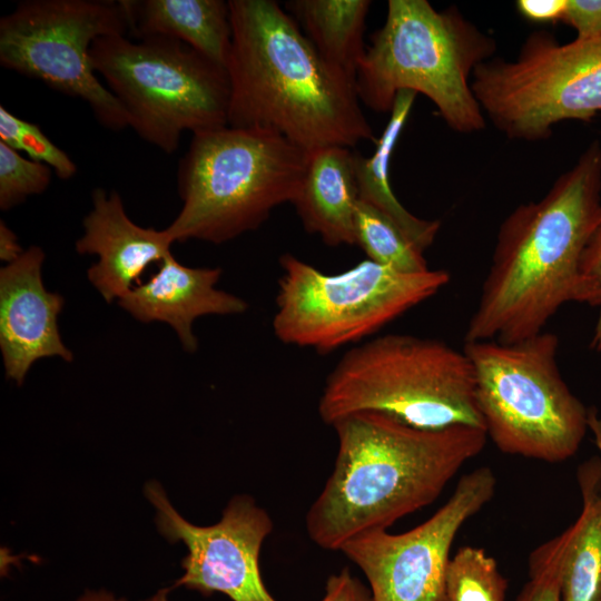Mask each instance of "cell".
Returning a JSON list of instances; mask_svg holds the SVG:
<instances>
[{"label":"cell","instance_id":"1","mask_svg":"<svg viewBox=\"0 0 601 601\" xmlns=\"http://www.w3.org/2000/svg\"><path fill=\"white\" fill-rule=\"evenodd\" d=\"M600 226L601 144L593 140L542 198L500 225L464 341L514 343L542 333L568 303L599 307L601 292L581 259Z\"/></svg>","mask_w":601,"mask_h":601},{"label":"cell","instance_id":"2","mask_svg":"<svg viewBox=\"0 0 601 601\" xmlns=\"http://www.w3.org/2000/svg\"><path fill=\"white\" fill-rule=\"evenodd\" d=\"M332 427L338 439L334 469L306 514L309 539L328 551L433 503L487 440L482 427L420 428L372 411Z\"/></svg>","mask_w":601,"mask_h":601},{"label":"cell","instance_id":"3","mask_svg":"<svg viewBox=\"0 0 601 601\" xmlns=\"http://www.w3.org/2000/svg\"><path fill=\"white\" fill-rule=\"evenodd\" d=\"M228 4V126L278 134L306 152L376 142L356 82L321 58L288 12L272 0Z\"/></svg>","mask_w":601,"mask_h":601},{"label":"cell","instance_id":"4","mask_svg":"<svg viewBox=\"0 0 601 601\" xmlns=\"http://www.w3.org/2000/svg\"><path fill=\"white\" fill-rule=\"evenodd\" d=\"M495 51V39L456 7L439 11L426 0H390L359 63L356 91L376 112H390L401 91L421 93L452 130L479 132L486 118L471 79Z\"/></svg>","mask_w":601,"mask_h":601},{"label":"cell","instance_id":"5","mask_svg":"<svg viewBox=\"0 0 601 601\" xmlns=\"http://www.w3.org/2000/svg\"><path fill=\"white\" fill-rule=\"evenodd\" d=\"M307 156L268 130L227 125L193 134L177 171L183 205L167 234L174 243L223 244L257 229L293 204Z\"/></svg>","mask_w":601,"mask_h":601},{"label":"cell","instance_id":"6","mask_svg":"<svg viewBox=\"0 0 601 601\" xmlns=\"http://www.w3.org/2000/svg\"><path fill=\"white\" fill-rule=\"evenodd\" d=\"M366 411L420 428H484L465 352L411 334L390 333L357 344L327 375L318 401L325 424Z\"/></svg>","mask_w":601,"mask_h":601},{"label":"cell","instance_id":"7","mask_svg":"<svg viewBox=\"0 0 601 601\" xmlns=\"http://www.w3.org/2000/svg\"><path fill=\"white\" fill-rule=\"evenodd\" d=\"M558 348L546 331L514 343L465 342L485 432L503 453L559 463L579 450L589 408L562 377Z\"/></svg>","mask_w":601,"mask_h":601},{"label":"cell","instance_id":"8","mask_svg":"<svg viewBox=\"0 0 601 601\" xmlns=\"http://www.w3.org/2000/svg\"><path fill=\"white\" fill-rule=\"evenodd\" d=\"M93 70L125 109L129 127L166 154L181 134L228 125L225 67L166 37H100L90 48Z\"/></svg>","mask_w":601,"mask_h":601},{"label":"cell","instance_id":"9","mask_svg":"<svg viewBox=\"0 0 601 601\" xmlns=\"http://www.w3.org/2000/svg\"><path fill=\"white\" fill-rule=\"evenodd\" d=\"M279 266L274 335L285 345L319 354L357 345L450 282L444 269L407 274L368 258L337 274L292 254H283Z\"/></svg>","mask_w":601,"mask_h":601},{"label":"cell","instance_id":"10","mask_svg":"<svg viewBox=\"0 0 601 601\" xmlns=\"http://www.w3.org/2000/svg\"><path fill=\"white\" fill-rule=\"evenodd\" d=\"M472 91L501 134L545 140L562 121L590 122L601 112V36L560 43L545 30L531 32L515 59L479 65Z\"/></svg>","mask_w":601,"mask_h":601},{"label":"cell","instance_id":"11","mask_svg":"<svg viewBox=\"0 0 601 601\" xmlns=\"http://www.w3.org/2000/svg\"><path fill=\"white\" fill-rule=\"evenodd\" d=\"M128 32L121 0L22 1L0 19V65L83 100L101 126L120 131L127 114L93 70L90 48Z\"/></svg>","mask_w":601,"mask_h":601},{"label":"cell","instance_id":"12","mask_svg":"<svg viewBox=\"0 0 601 601\" xmlns=\"http://www.w3.org/2000/svg\"><path fill=\"white\" fill-rule=\"evenodd\" d=\"M489 466L464 474L430 519L410 531L376 530L354 536L341 552L366 577L373 601H445V574L453 541L463 524L493 496Z\"/></svg>","mask_w":601,"mask_h":601},{"label":"cell","instance_id":"13","mask_svg":"<svg viewBox=\"0 0 601 601\" xmlns=\"http://www.w3.org/2000/svg\"><path fill=\"white\" fill-rule=\"evenodd\" d=\"M145 495L156 510L159 533L187 548L174 587L205 597L219 592L231 601H276L259 570L260 549L274 524L252 496H234L217 523L199 526L177 512L157 481L147 482Z\"/></svg>","mask_w":601,"mask_h":601},{"label":"cell","instance_id":"14","mask_svg":"<svg viewBox=\"0 0 601 601\" xmlns=\"http://www.w3.org/2000/svg\"><path fill=\"white\" fill-rule=\"evenodd\" d=\"M43 260L42 248L30 246L0 269V349L6 376L18 385L40 358H73L58 327L65 299L45 287Z\"/></svg>","mask_w":601,"mask_h":601},{"label":"cell","instance_id":"15","mask_svg":"<svg viewBox=\"0 0 601 601\" xmlns=\"http://www.w3.org/2000/svg\"><path fill=\"white\" fill-rule=\"evenodd\" d=\"M91 210L82 220L83 234L76 242L80 255L98 260L87 277L107 303L120 299L140 284L148 266L171 255L174 244L166 229L135 224L126 214L120 195L96 188Z\"/></svg>","mask_w":601,"mask_h":601},{"label":"cell","instance_id":"16","mask_svg":"<svg viewBox=\"0 0 601 601\" xmlns=\"http://www.w3.org/2000/svg\"><path fill=\"white\" fill-rule=\"evenodd\" d=\"M219 267L194 268L180 264L173 254L158 264L150 278L118 300L119 306L142 323L162 322L177 334L183 348L198 347L195 321L206 315H236L248 309L243 298L216 287Z\"/></svg>","mask_w":601,"mask_h":601},{"label":"cell","instance_id":"17","mask_svg":"<svg viewBox=\"0 0 601 601\" xmlns=\"http://www.w3.org/2000/svg\"><path fill=\"white\" fill-rule=\"evenodd\" d=\"M359 201L354 152L342 146L308 152L305 174L293 201L306 231L332 247L356 245Z\"/></svg>","mask_w":601,"mask_h":601},{"label":"cell","instance_id":"18","mask_svg":"<svg viewBox=\"0 0 601 601\" xmlns=\"http://www.w3.org/2000/svg\"><path fill=\"white\" fill-rule=\"evenodd\" d=\"M135 39L166 37L179 40L225 67L231 45L228 1L121 0Z\"/></svg>","mask_w":601,"mask_h":601},{"label":"cell","instance_id":"19","mask_svg":"<svg viewBox=\"0 0 601 601\" xmlns=\"http://www.w3.org/2000/svg\"><path fill=\"white\" fill-rule=\"evenodd\" d=\"M416 93H397L390 111V119L375 142L370 157L354 152V169L359 200L368 203L388 216L424 253L434 243L440 220L423 219L410 213L396 198L390 181V162L393 151L411 114Z\"/></svg>","mask_w":601,"mask_h":601},{"label":"cell","instance_id":"20","mask_svg":"<svg viewBox=\"0 0 601 601\" xmlns=\"http://www.w3.org/2000/svg\"><path fill=\"white\" fill-rule=\"evenodd\" d=\"M371 6L368 0H292L285 8L321 58L356 82Z\"/></svg>","mask_w":601,"mask_h":601},{"label":"cell","instance_id":"21","mask_svg":"<svg viewBox=\"0 0 601 601\" xmlns=\"http://www.w3.org/2000/svg\"><path fill=\"white\" fill-rule=\"evenodd\" d=\"M582 510L573 524L561 582L562 601H601V459L578 469Z\"/></svg>","mask_w":601,"mask_h":601},{"label":"cell","instance_id":"22","mask_svg":"<svg viewBox=\"0 0 601 601\" xmlns=\"http://www.w3.org/2000/svg\"><path fill=\"white\" fill-rule=\"evenodd\" d=\"M355 238L367 258L377 264L407 274L430 269L424 253L400 227L380 209L362 200L356 207Z\"/></svg>","mask_w":601,"mask_h":601},{"label":"cell","instance_id":"23","mask_svg":"<svg viewBox=\"0 0 601 601\" xmlns=\"http://www.w3.org/2000/svg\"><path fill=\"white\" fill-rule=\"evenodd\" d=\"M508 580L482 548L462 546L450 559L445 601H504Z\"/></svg>","mask_w":601,"mask_h":601},{"label":"cell","instance_id":"24","mask_svg":"<svg viewBox=\"0 0 601 601\" xmlns=\"http://www.w3.org/2000/svg\"><path fill=\"white\" fill-rule=\"evenodd\" d=\"M0 142L49 166L60 179L77 174L75 161L38 125L17 117L3 106H0Z\"/></svg>","mask_w":601,"mask_h":601},{"label":"cell","instance_id":"25","mask_svg":"<svg viewBox=\"0 0 601 601\" xmlns=\"http://www.w3.org/2000/svg\"><path fill=\"white\" fill-rule=\"evenodd\" d=\"M571 525L533 550L529 558L530 579L516 601H562L561 582Z\"/></svg>","mask_w":601,"mask_h":601},{"label":"cell","instance_id":"26","mask_svg":"<svg viewBox=\"0 0 601 601\" xmlns=\"http://www.w3.org/2000/svg\"><path fill=\"white\" fill-rule=\"evenodd\" d=\"M52 171L0 142V209L7 211L28 197L42 194L50 185Z\"/></svg>","mask_w":601,"mask_h":601},{"label":"cell","instance_id":"27","mask_svg":"<svg viewBox=\"0 0 601 601\" xmlns=\"http://www.w3.org/2000/svg\"><path fill=\"white\" fill-rule=\"evenodd\" d=\"M562 22L571 26L578 38L601 36V0H568Z\"/></svg>","mask_w":601,"mask_h":601},{"label":"cell","instance_id":"28","mask_svg":"<svg viewBox=\"0 0 601 601\" xmlns=\"http://www.w3.org/2000/svg\"><path fill=\"white\" fill-rule=\"evenodd\" d=\"M582 273L601 292V226L588 243L581 259ZM599 315L590 342V347L594 351H601V304L598 307Z\"/></svg>","mask_w":601,"mask_h":601},{"label":"cell","instance_id":"29","mask_svg":"<svg viewBox=\"0 0 601 601\" xmlns=\"http://www.w3.org/2000/svg\"><path fill=\"white\" fill-rule=\"evenodd\" d=\"M321 601H373L370 588L353 577L347 568L331 575Z\"/></svg>","mask_w":601,"mask_h":601},{"label":"cell","instance_id":"30","mask_svg":"<svg viewBox=\"0 0 601 601\" xmlns=\"http://www.w3.org/2000/svg\"><path fill=\"white\" fill-rule=\"evenodd\" d=\"M568 0H519V13L535 23H555L563 19Z\"/></svg>","mask_w":601,"mask_h":601},{"label":"cell","instance_id":"31","mask_svg":"<svg viewBox=\"0 0 601 601\" xmlns=\"http://www.w3.org/2000/svg\"><path fill=\"white\" fill-rule=\"evenodd\" d=\"M23 252L16 233L0 220V259L7 265L17 260Z\"/></svg>","mask_w":601,"mask_h":601},{"label":"cell","instance_id":"32","mask_svg":"<svg viewBox=\"0 0 601 601\" xmlns=\"http://www.w3.org/2000/svg\"><path fill=\"white\" fill-rule=\"evenodd\" d=\"M75 601H128L126 598L117 597L112 592L99 589L87 590L83 594L78 597Z\"/></svg>","mask_w":601,"mask_h":601},{"label":"cell","instance_id":"33","mask_svg":"<svg viewBox=\"0 0 601 601\" xmlns=\"http://www.w3.org/2000/svg\"><path fill=\"white\" fill-rule=\"evenodd\" d=\"M588 430L592 433L594 444L601 453V417L593 407L588 412Z\"/></svg>","mask_w":601,"mask_h":601},{"label":"cell","instance_id":"34","mask_svg":"<svg viewBox=\"0 0 601 601\" xmlns=\"http://www.w3.org/2000/svg\"><path fill=\"white\" fill-rule=\"evenodd\" d=\"M169 588H162L145 601H169Z\"/></svg>","mask_w":601,"mask_h":601}]
</instances>
